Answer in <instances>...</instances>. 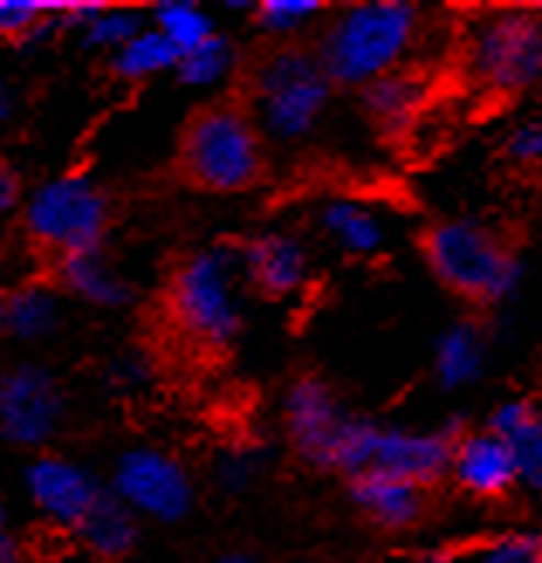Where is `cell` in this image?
<instances>
[{"label": "cell", "mask_w": 542, "mask_h": 563, "mask_svg": "<svg viewBox=\"0 0 542 563\" xmlns=\"http://www.w3.org/2000/svg\"><path fill=\"white\" fill-rule=\"evenodd\" d=\"M63 278L76 296H82L87 302H97V306H124L131 299L128 282L113 272L97 251L69 255L63 265Z\"/></svg>", "instance_id": "ffe728a7"}, {"label": "cell", "mask_w": 542, "mask_h": 563, "mask_svg": "<svg viewBox=\"0 0 542 563\" xmlns=\"http://www.w3.org/2000/svg\"><path fill=\"white\" fill-rule=\"evenodd\" d=\"M113 488L131 512L162 522L182 519L192 505V482L186 467L176 457H168L165 450L152 446L128 450L113 471Z\"/></svg>", "instance_id": "ba28073f"}, {"label": "cell", "mask_w": 542, "mask_h": 563, "mask_svg": "<svg viewBox=\"0 0 542 563\" xmlns=\"http://www.w3.org/2000/svg\"><path fill=\"white\" fill-rule=\"evenodd\" d=\"M433 372L443 388H464L484 372V336L474 323H456L436 341Z\"/></svg>", "instance_id": "d6986e66"}, {"label": "cell", "mask_w": 542, "mask_h": 563, "mask_svg": "<svg viewBox=\"0 0 542 563\" xmlns=\"http://www.w3.org/2000/svg\"><path fill=\"white\" fill-rule=\"evenodd\" d=\"M176 73L186 87H217L234 73V45L220 35H210L207 42L179 55Z\"/></svg>", "instance_id": "603a6c76"}, {"label": "cell", "mask_w": 542, "mask_h": 563, "mask_svg": "<svg viewBox=\"0 0 542 563\" xmlns=\"http://www.w3.org/2000/svg\"><path fill=\"white\" fill-rule=\"evenodd\" d=\"M425 100V82L416 73L395 69L361 90V103L381 128H406Z\"/></svg>", "instance_id": "ac0fdd59"}, {"label": "cell", "mask_w": 542, "mask_h": 563, "mask_svg": "<svg viewBox=\"0 0 542 563\" xmlns=\"http://www.w3.org/2000/svg\"><path fill=\"white\" fill-rule=\"evenodd\" d=\"M425 262L456 296L501 302L519 286V262L480 220H443L425 234Z\"/></svg>", "instance_id": "7a4b0ae2"}, {"label": "cell", "mask_w": 542, "mask_h": 563, "mask_svg": "<svg viewBox=\"0 0 542 563\" xmlns=\"http://www.w3.org/2000/svg\"><path fill=\"white\" fill-rule=\"evenodd\" d=\"M79 529H82V540H87L90 550H97L100 556H121L134 543L131 509L124 501H113V498H100L97 509L87 516V522Z\"/></svg>", "instance_id": "44dd1931"}, {"label": "cell", "mask_w": 542, "mask_h": 563, "mask_svg": "<svg viewBox=\"0 0 542 563\" xmlns=\"http://www.w3.org/2000/svg\"><path fill=\"white\" fill-rule=\"evenodd\" d=\"M419 38V11L406 0H367L340 11L327 27L320 63L333 82L367 87L402 66Z\"/></svg>", "instance_id": "6da1fadb"}, {"label": "cell", "mask_w": 542, "mask_h": 563, "mask_svg": "<svg viewBox=\"0 0 542 563\" xmlns=\"http://www.w3.org/2000/svg\"><path fill=\"white\" fill-rule=\"evenodd\" d=\"M488 430L508 443L519 485L542 492V412L526 399H511L495 409Z\"/></svg>", "instance_id": "9a60e30c"}, {"label": "cell", "mask_w": 542, "mask_h": 563, "mask_svg": "<svg viewBox=\"0 0 542 563\" xmlns=\"http://www.w3.org/2000/svg\"><path fill=\"white\" fill-rule=\"evenodd\" d=\"M320 0H265L258 8V21L272 35H296L312 18H320Z\"/></svg>", "instance_id": "4316f807"}, {"label": "cell", "mask_w": 542, "mask_h": 563, "mask_svg": "<svg viewBox=\"0 0 542 563\" xmlns=\"http://www.w3.org/2000/svg\"><path fill=\"white\" fill-rule=\"evenodd\" d=\"M354 501L367 519L385 529H406L422 516V488L388 474L354 477Z\"/></svg>", "instance_id": "2e32d148"}, {"label": "cell", "mask_w": 542, "mask_h": 563, "mask_svg": "<svg viewBox=\"0 0 542 563\" xmlns=\"http://www.w3.org/2000/svg\"><path fill=\"white\" fill-rule=\"evenodd\" d=\"M244 272L262 292L292 296L306 286L309 258H306V247L296 238L268 234V238H258L244 251Z\"/></svg>", "instance_id": "5bb4252c"}, {"label": "cell", "mask_w": 542, "mask_h": 563, "mask_svg": "<svg viewBox=\"0 0 542 563\" xmlns=\"http://www.w3.org/2000/svg\"><path fill=\"white\" fill-rule=\"evenodd\" d=\"M186 173L207 189L237 192L262 176V137L234 107L203 110L182 141Z\"/></svg>", "instance_id": "8992f818"}, {"label": "cell", "mask_w": 542, "mask_h": 563, "mask_svg": "<svg viewBox=\"0 0 542 563\" xmlns=\"http://www.w3.org/2000/svg\"><path fill=\"white\" fill-rule=\"evenodd\" d=\"M217 563H254L247 553H226V556H220Z\"/></svg>", "instance_id": "d590c367"}, {"label": "cell", "mask_w": 542, "mask_h": 563, "mask_svg": "<svg viewBox=\"0 0 542 563\" xmlns=\"http://www.w3.org/2000/svg\"><path fill=\"white\" fill-rule=\"evenodd\" d=\"M320 223L340 251H347V255H357V258L378 255L388 241L385 220L361 200H330L320 213Z\"/></svg>", "instance_id": "e0dca14e"}, {"label": "cell", "mask_w": 542, "mask_h": 563, "mask_svg": "<svg viewBox=\"0 0 542 563\" xmlns=\"http://www.w3.org/2000/svg\"><path fill=\"white\" fill-rule=\"evenodd\" d=\"M8 110H11V97H8V87L0 82V121L8 118Z\"/></svg>", "instance_id": "e575fe53"}, {"label": "cell", "mask_w": 542, "mask_h": 563, "mask_svg": "<svg viewBox=\"0 0 542 563\" xmlns=\"http://www.w3.org/2000/svg\"><path fill=\"white\" fill-rule=\"evenodd\" d=\"M330 76L317 55L278 48L254 73V107L275 141H299L330 107Z\"/></svg>", "instance_id": "277c9868"}, {"label": "cell", "mask_w": 542, "mask_h": 563, "mask_svg": "<svg viewBox=\"0 0 542 563\" xmlns=\"http://www.w3.org/2000/svg\"><path fill=\"white\" fill-rule=\"evenodd\" d=\"M155 27L176 45V52H189L199 42H207L213 35V24L203 14V8L189 4V0H165L155 11Z\"/></svg>", "instance_id": "cb8c5ba5"}, {"label": "cell", "mask_w": 542, "mask_h": 563, "mask_svg": "<svg viewBox=\"0 0 542 563\" xmlns=\"http://www.w3.org/2000/svg\"><path fill=\"white\" fill-rule=\"evenodd\" d=\"M145 27L141 18L128 8H103L90 24H87V45L93 48H113L121 52L131 38H137Z\"/></svg>", "instance_id": "484cf974"}, {"label": "cell", "mask_w": 542, "mask_h": 563, "mask_svg": "<svg viewBox=\"0 0 542 563\" xmlns=\"http://www.w3.org/2000/svg\"><path fill=\"white\" fill-rule=\"evenodd\" d=\"M4 317H8V299L0 296V327H4Z\"/></svg>", "instance_id": "8d00e7d4"}, {"label": "cell", "mask_w": 542, "mask_h": 563, "mask_svg": "<svg viewBox=\"0 0 542 563\" xmlns=\"http://www.w3.org/2000/svg\"><path fill=\"white\" fill-rule=\"evenodd\" d=\"M539 93H542V79H539Z\"/></svg>", "instance_id": "74e56055"}, {"label": "cell", "mask_w": 542, "mask_h": 563, "mask_svg": "<svg viewBox=\"0 0 542 563\" xmlns=\"http://www.w3.org/2000/svg\"><path fill=\"white\" fill-rule=\"evenodd\" d=\"M63 419V396L42 368H14L0 378V433L11 443L38 446Z\"/></svg>", "instance_id": "9c48e42d"}, {"label": "cell", "mask_w": 542, "mask_h": 563, "mask_svg": "<svg viewBox=\"0 0 542 563\" xmlns=\"http://www.w3.org/2000/svg\"><path fill=\"white\" fill-rule=\"evenodd\" d=\"M59 320V299H55L48 289H21L18 296L8 299V317L4 323L18 333V336H42L55 327Z\"/></svg>", "instance_id": "d4e9b609"}, {"label": "cell", "mask_w": 542, "mask_h": 563, "mask_svg": "<svg viewBox=\"0 0 542 563\" xmlns=\"http://www.w3.org/2000/svg\"><path fill=\"white\" fill-rule=\"evenodd\" d=\"M176 66H179V52L158 27H145V32L131 38L121 52H113V69L128 79H148Z\"/></svg>", "instance_id": "7402d4cb"}, {"label": "cell", "mask_w": 542, "mask_h": 563, "mask_svg": "<svg viewBox=\"0 0 542 563\" xmlns=\"http://www.w3.org/2000/svg\"><path fill=\"white\" fill-rule=\"evenodd\" d=\"M45 21L42 0H0V38H27Z\"/></svg>", "instance_id": "f1b7e54d"}, {"label": "cell", "mask_w": 542, "mask_h": 563, "mask_svg": "<svg viewBox=\"0 0 542 563\" xmlns=\"http://www.w3.org/2000/svg\"><path fill=\"white\" fill-rule=\"evenodd\" d=\"M505 152L519 165H542V118H526L508 131Z\"/></svg>", "instance_id": "f546056e"}, {"label": "cell", "mask_w": 542, "mask_h": 563, "mask_svg": "<svg viewBox=\"0 0 542 563\" xmlns=\"http://www.w3.org/2000/svg\"><path fill=\"white\" fill-rule=\"evenodd\" d=\"M220 477H223V485L226 488H244L251 477H254V461L247 454H231L223 464H220Z\"/></svg>", "instance_id": "4dcf8cb0"}, {"label": "cell", "mask_w": 542, "mask_h": 563, "mask_svg": "<svg viewBox=\"0 0 542 563\" xmlns=\"http://www.w3.org/2000/svg\"><path fill=\"white\" fill-rule=\"evenodd\" d=\"M450 471H453V482L461 485L464 492L477 495V498H498L508 488L519 485L511 450L491 430L453 440Z\"/></svg>", "instance_id": "4fadbf2b"}, {"label": "cell", "mask_w": 542, "mask_h": 563, "mask_svg": "<svg viewBox=\"0 0 542 563\" xmlns=\"http://www.w3.org/2000/svg\"><path fill=\"white\" fill-rule=\"evenodd\" d=\"M14 203H18V179L8 168H0V213L14 210Z\"/></svg>", "instance_id": "1f68e13d"}, {"label": "cell", "mask_w": 542, "mask_h": 563, "mask_svg": "<svg viewBox=\"0 0 542 563\" xmlns=\"http://www.w3.org/2000/svg\"><path fill=\"white\" fill-rule=\"evenodd\" d=\"M285 422H289V437L302 454L327 467L330 450L336 446L351 416L340 409L336 396L320 378H302L285 396Z\"/></svg>", "instance_id": "8fae6325"}, {"label": "cell", "mask_w": 542, "mask_h": 563, "mask_svg": "<svg viewBox=\"0 0 542 563\" xmlns=\"http://www.w3.org/2000/svg\"><path fill=\"white\" fill-rule=\"evenodd\" d=\"M453 440L450 433H416V430H395L375 427L367 443V467L364 474H388L402 477L412 485H430L443 471H450ZM361 477V474H357Z\"/></svg>", "instance_id": "30bf717a"}, {"label": "cell", "mask_w": 542, "mask_h": 563, "mask_svg": "<svg viewBox=\"0 0 542 563\" xmlns=\"http://www.w3.org/2000/svg\"><path fill=\"white\" fill-rule=\"evenodd\" d=\"M103 223V192L87 176H59L35 189V196L27 200V231L42 244L66 251V258L97 251Z\"/></svg>", "instance_id": "52a82bcc"}, {"label": "cell", "mask_w": 542, "mask_h": 563, "mask_svg": "<svg viewBox=\"0 0 542 563\" xmlns=\"http://www.w3.org/2000/svg\"><path fill=\"white\" fill-rule=\"evenodd\" d=\"M11 560H14V547L4 532V516H0V563H11Z\"/></svg>", "instance_id": "d6a6232c"}, {"label": "cell", "mask_w": 542, "mask_h": 563, "mask_svg": "<svg viewBox=\"0 0 542 563\" xmlns=\"http://www.w3.org/2000/svg\"><path fill=\"white\" fill-rule=\"evenodd\" d=\"M477 563H542V532H511L480 550Z\"/></svg>", "instance_id": "83f0119b"}, {"label": "cell", "mask_w": 542, "mask_h": 563, "mask_svg": "<svg viewBox=\"0 0 542 563\" xmlns=\"http://www.w3.org/2000/svg\"><path fill=\"white\" fill-rule=\"evenodd\" d=\"M27 492H32L38 509L59 526H82L100 501L93 477L63 457H42L38 464H32Z\"/></svg>", "instance_id": "7c38bea8"}, {"label": "cell", "mask_w": 542, "mask_h": 563, "mask_svg": "<svg viewBox=\"0 0 542 563\" xmlns=\"http://www.w3.org/2000/svg\"><path fill=\"white\" fill-rule=\"evenodd\" d=\"M419 563H453V553H446V550H433V553H425Z\"/></svg>", "instance_id": "836d02e7"}, {"label": "cell", "mask_w": 542, "mask_h": 563, "mask_svg": "<svg viewBox=\"0 0 542 563\" xmlns=\"http://www.w3.org/2000/svg\"><path fill=\"white\" fill-rule=\"evenodd\" d=\"M244 258L231 247H207L186 258L173 278V313L192 341L226 347L241 330V278Z\"/></svg>", "instance_id": "3957f363"}, {"label": "cell", "mask_w": 542, "mask_h": 563, "mask_svg": "<svg viewBox=\"0 0 542 563\" xmlns=\"http://www.w3.org/2000/svg\"><path fill=\"white\" fill-rule=\"evenodd\" d=\"M467 73L488 93H519L542 79V18L505 8L484 14L467 35Z\"/></svg>", "instance_id": "5b68a950"}]
</instances>
